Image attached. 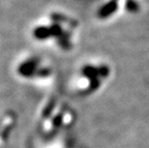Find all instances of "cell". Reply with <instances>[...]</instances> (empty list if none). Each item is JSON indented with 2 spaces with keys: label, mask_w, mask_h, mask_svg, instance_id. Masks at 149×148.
Masks as SVG:
<instances>
[{
  "label": "cell",
  "mask_w": 149,
  "mask_h": 148,
  "mask_svg": "<svg viewBox=\"0 0 149 148\" xmlns=\"http://www.w3.org/2000/svg\"><path fill=\"white\" fill-rule=\"evenodd\" d=\"M57 108L58 102L52 98L44 104L38 115V127L46 136L57 134L65 125V107L62 106V109L56 113Z\"/></svg>",
  "instance_id": "3957f363"
},
{
  "label": "cell",
  "mask_w": 149,
  "mask_h": 148,
  "mask_svg": "<svg viewBox=\"0 0 149 148\" xmlns=\"http://www.w3.org/2000/svg\"><path fill=\"white\" fill-rule=\"evenodd\" d=\"M98 71H99V77L101 78H106L108 77V75L110 74V68L107 67V65H100L98 67Z\"/></svg>",
  "instance_id": "9c48e42d"
},
{
  "label": "cell",
  "mask_w": 149,
  "mask_h": 148,
  "mask_svg": "<svg viewBox=\"0 0 149 148\" xmlns=\"http://www.w3.org/2000/svg\"><path fill=\"white\" fill-rule=\"evenodd\" d=\"M82 74H83L86 78H88L90 81L98 79V77H99L98 67H93V65H85V67L82 68Z\"/></svg>",
  "instance_id": "8992f818"
},
{
  "label": "cell",
  "mask_w": 149,
  "mask_h": 148,
  "mask_svg": "<svg viewBox=\"0 0 149 148\" xmlns=\"http://www.w3.org/2000/svg\"><path fill=\"white\" fill-rule=\"evenodd\" d=\"M117 10V3L116 0H112V1L108 2L107 4L103 5L99 11H98V17L100 18H107L109 17L111 15Z\"/></svg>",
  "instance_id": "5b68a950"
},
{
  "label": "cell",
  "mask_w": 149,
  "mask_h": 148,
  "mask_svg": "<svg viewBox=\"0 0 149 148\" xmlns=\"http://www.w3.org/2000/svg\"><path fill=\"white\" fill-rule=\"evenodd\" d=\"M17 115L13 110L0 111V148H5L17 125Z\"/></svg>",
  "instance_id": "277c9868"
},
{
  "label": "cell",
  "mask_w": 149,
  "mask_h": 148,
  "mask_svg": "<svg viewBox=\"0 0 149 148\" xmlns=\"http://www.w3.org/2000/svg\"><path fill=\"white\" fill-rule=\"evenodd\" d=\"M40 56L30 53H21L13 63L12 71L17 80L25 85H36L52 76V68L44 64Z\"/></svg>",
  "instance_id": "7a4b0ae2"
},
{
  "label": "cell",
  "mask_w": 149,
  "mask_h": 148,
  "mask_svg": "<svg viewBox=\"0 0 149 148\" xmlns=\"http://www.w3.org/2000/svg\"><path fill=\"white\" fill-rule=\"evenodd\" d=\"M99 86H100V80H99V78H98V79L91 80V81H90V86H88V90H86V91H87V92H90V91H93V90H97L98 88H99Z\"/></svg>",
  "instance_id": "ba28073f"
},
{
  "label": "cell",
  "mask_w": 149,
  "mask_h": 148,
  "mask_svg": "<svg viewBox=\"0 0 149 148\" xmlns=\"http://www.w3.org/2000/svg\"><path fill=\"white\" fill-rule=\"evenodd\" d=\"M125 8L130 13H137L139 10V5L135 0H126Z\"/></svg>",
  "instance_id": "52a82bcc"
},
{
  "label": "cell",
  "mask_w": 149,
  "mask_h": 148,
  "mask_svg": "<svg viewBox=\"0 0 149 148\" xmlns=\"http://www.w3.org/2000/svg\"><path fill=\"white\" fill-rule=\"evenodd\" d=\"M47 22L37 21L30 29V36L36 42H46L48 40H55L57 46L64 51L72 49L70 29H64V24H70L76 28L77 20L68 17L62 13L51 12L47 15Z\"/></svg>",
  "instance_id": "6da1fadb"
}]
</instances>
